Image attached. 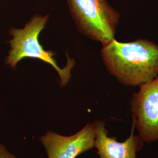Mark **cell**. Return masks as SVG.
I'll return each instance as SVG.
<instances>
[{"instance_id": "cell-1", "label": "cell", "mask_w": 158, "mask_h": 158, "mask_svg": "<svg viewBox=\"0 0 158 158\" xmlns=\"http://www.w3.org/2000/svg\"><path fill=\"white\" fill-rule=\"evenodd\" d=\"M101 55L108 72L127 86H141L158 76V45L145 39L102 46Z\"/></svg>"}, {"instance_id": "cell-2", "label": "cell", "mask_w": 158, "mask_h": 158, "mask_svg": "<svg viewBox=\"0 0 158 158\" xmlns=\"http://www.w3.org/2000/svg\"><path fill=\"white\" fill-rule=\"evenodd\" d=\"M48 18V15H36L27 23L23 28L10 29V33L13 38L9 42L11 49L6 58V63L14 68L24 58L40 59L55 69L60 77V85L64 87L70 80L71 70L75 62L73 59L69 57L66 66L63 69L59 68L53 57L54 53L51 51H45L40 44L38 36L45 28Z\"/></svg>"}, {"instance_id": "cell-3", "label": "cell", "mask_w": 158, "mask_h": 158, "mask_svg": "<svg viewBox=\"0 0 158 158\" xmlns=\"http://www.w3.org/2000/svg\"><path fill=\"white\" fill-rule=\"evenodd\" d=\"M79 31L106 45L114 39L121 15L107 0H67Z\"/></svg>"}, {"instance_id": "cell-4", "label": "cell", "mask_w": 158, "mask_h": 158, "mask_svg": "<svg viewBox=\"0 0 158 158\" xmlns=\"http://www.w3.org/2000/svg\"><path fill=\"white\" fill-rule=\"evenodd\" d=\"M132 123L143 142L158 141V76L142 85L130 102Z\"/></svg>"}, {"instance_id": "cell-5", "label": "cell", "mask_w": 158, "mask_h": 158, "mask_svg": "<svg viewBox=\"0 0 158 158\" xmlns=\"http://www.w3.org/2000/svg\"><path fill=\"white\" fill-rule=\"evenodd\" d=\"M96 128L94 124H87L71 136H63L48 131L40 138L48 158H76L94 147Z\"/></svg>"}, {"instance_id": "cell-6", "label": "cell", "mask_w": 158, "mask_h": 158, "mask_svg": "<svg viewBox=\"0 0 158 158\" xmlns=\"http://www.w3.org/2000/svg\"><path fill=\"white\" fill-rule=\"evenodd\" d=\"M95 144L99 158H136V153L143 146V141L135 135V125L132 123L129 137L124 142H118L108 136L106 124L102 120L95 121Z\"/></svg>"}, {"instance_id": "cell-7", "label": "cell", "mask_w": 158, "mask_h": 158, "mask_svg": "<svg viewBox=\"0 0 158 158\" xmlns=\"http://www.w3.org/2000/svg\"><path fill=\"white\" fill-rule=\"evenodd\" d=\"M0 158H17L14 155L10 152L4 145L0 144Z\"/></svg>"}]
</instances>
